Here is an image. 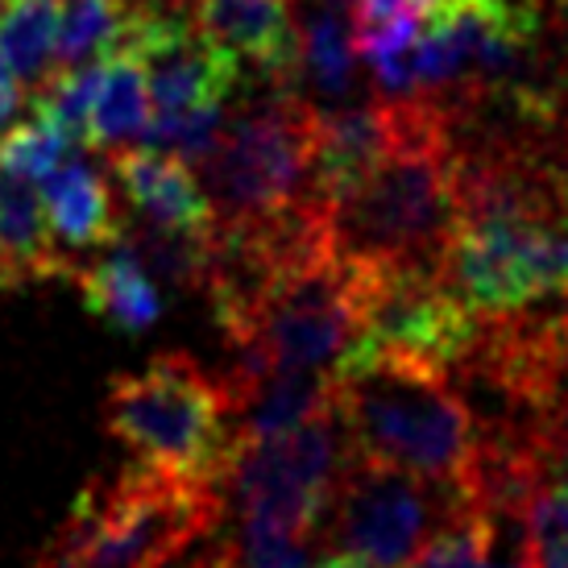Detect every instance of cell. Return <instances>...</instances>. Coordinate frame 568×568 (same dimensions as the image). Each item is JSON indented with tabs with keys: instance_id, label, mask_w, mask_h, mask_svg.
Segmentation results:
<instances>
[{
	"instance_id": "cell-1",
	"label": "cell",
	"mask_w": 568,
	"mask_h": 568,
	"mask_svg": "<svg viewBox=\"0 0 568 568\" xmlns=\"http://www.w3.org/2000/svg\"><path fill=\"white\" fill-rule=\"evenodd\" d=\"M398 129L369 171L324 200V224L353 266L444 270L460 224L457 142L432 95H395Z\"/></svg>"
},
{
	"instance_id": "cell-2",
	"label": "cell",
	"mask_w": 568,
	"mask_h": 568,
	"mask_svg": "<svg viewBox=\"0 0 568 568\" xmlns=\"http://www.w3.org/2000/svg\"><path fill=\"white\" fill-rule=\"evenodd\" d=\"M336 415L357 460L465 494L477 460V419L453 365L357 348L336 369Z\"/></svg>"
},
{
	"instance_id": "cell-3",
	"label": "cell",
	"mask_w": 568,
	"mask_h": 568,
	"mask_svg": "<svg viewBox=\"0 0 568 568\" xmlns=\"http://www.w3.org/2000/svg\"><path fill=\"white\" fill-rule=\"evenodd\" d=\"M221 486L142 460L95 477L33 568H171L221 527Z\"/></svg>"
},
{
	"instance_id": "cell-4",
	"label": "cell",
	"mask_w": 568,
	"mask_h": 568,
	"mask_svg": "<svg viewBox=\"0 0 568 568\" xmlns=\"http://www.w3.org/2000/svg\"><path fill=\"white\" fill-rule=\"evenodd\" d=\"M104 432L133 460L166 474L229 486L245 453L241 403L229 374L216 378L187 353H159L104 386Z\"/></svg>"
},
{
	"instance_id": "cell-5",
	"label": "cell",
	"mask_w": 568,
	"mask_h": 568,
	"mask_svg": "<svg viewBox=\"0 0 568 568\" xmlns=\"http://www.w3.org/2000/svg\"><path fill=\"white\" fill-rule=\"evenodd\" d=\"M316 109L300 80H257L229 104L221 138L195 162L216 224H262L312 200Z\"/></svg>"
},
{
	"instance_id": "cell-6",
	"label": "cell",
	"mask_w": 568,
	"mask_h": 568,
	"mask_svg": "<svg viewBox=\"0 0 568 568\" xmlns=\"http://www.w3.org/2000/svg\"><path fill=\"white\" fill-rule=\"evenodd\" d=\"M345 469L348 440L336 410L286 436L250 444L229 477L241 536H300L320 544Z\"/></svg>"
},
{
	"instance_id": "cell-7",
	"label": "cell",
	"mask_w": 568,
	"mask_h": 568,
	"mask_svg": "<svg viewBox=\"0 0 568 568\" xmlns=\"http://www.w3.org/2000/svg\"><path fill=\"white\" fill-rule=\"evenodd\" d=\"M460 503H469L460 489L369 465L348 453V469L320 539L336 544V552L365 556L382 568H407Z\"/></svg>"
},
{
	"instance_id": "cell-8",
	"label": "cell",
	"mask_w": 568,
	"mask_h": 568,
	"mask_svg": "<svg viewBox=\"0 0 568 568\" xmlns=\"http://www.w3.org/2000/svg\"><path fill=\"white\" fill-rule=\"evenodd\" d=\"M477 332V312L432 266L365 270V332L357 348L410 353L457 365ZM353 348V353H357Z\"/></svg>"
},
{
	"instance_id": "cell-9",
	"label": "cell",
	"mask_w": 568,
	"mask_h": 568,
	"mask_svg": "<svg viewBox=\"0 0 568 568\" xmlns=\"http://www.w3.org/2000/svg\"><path fill=\"white\" fill-rule=\"evenodd\" d=\"M183 13L241 71L250 67L257 80H300L291 0H183Z\"/></svg>"
},
{
	"instance_id": "cell-10",
	"label": "cell",
	"mask_w": 568,
	"mask_h": 568,
	"mask_svg": "<svg viewBox=\"0 0 568 568\" xmlns=\"http://www.w3.org/2000/svg\"><path fill=\"white\" fill-rule=\"evenodd\" d=\"M398 129L395 95L341 100L316 109V159H312V200H332L336 191L357 183L386 154Z\"/></svg>"
},
{
	"instance_id": "cell-11",
	"label": "cell",
	"mask_w": 568,
	"mask_h": 568,
	"mask_svg": "<svg viewBox=\"0 0 568 568\" xmlns=\"http://www.w3.org/2000/svg\"><path fill=\"white\" fill-rule=\"evenodd\" d=\"M75 270L54 241L42 204V183L0 162V291H30Z\"/></svg>"
},
{
	"instance_id": "cell-12",
	"label": "cell",
	"mask_w": 568,
	"mask_h": 568,
	"mask_svg": "<svg viewBox=\"0 0 568 568\" xmlns=\"http://www.w3.org/2000/svg\"><path fill=\"white\" fill-rule=\"evenodd\" d=\"M109 166L142 221L166 224V229H195V233L216 229V207L187 159L142 145V150L109 154Z\"/></svg>"
},
{
	"instance_id": "cell-13",
	"label": "cell",
	"mask_w": 568,
	"mask_h": 568,
	"mask_svg": "<svg viewBox=\"0 0 568 568\" xmlns=\"http://www.w3.org/2000/svg\"><path fill=\"white\" fill-rule=\"evenodd\" d=\"M42 204H47L50 233L67 250H100V245H112L125 229L112 204L109 179L83 154H67L42 179Z\"/></svg>"
},
{
	"instance_id": "cell-14",
	"label": "cell",
	"mask_w": 568,
	"mask_h": 568,
	"mask_svg": "<svg viewBox=\"0 0 568 568\" xmlns=\"http://www.w3.org/2000/svg\"><path fill=\"white\" fill-rule=\"evenodd\" d=\"M71 278L80 286L88 312L112 324L116 332H145L162 320V291L154 274L142 266V257L116 237L104 245L100 257L75 262Z\"/></svg>"
},
{
	"instance_id": "cell-15",
	"label": "cell",
	"mask_w": 568,
	"mask_h": 568,
	"mask_svg": "<svg viewBox=\"0 0 568 568\" xmlns=\"http://www.w3.org/2000/svg\"><path fill=\"white\" fill-rule=\"evenodd\" d=\"M154 104H150V83L145 67L133 50H116L109 59H100V83H95L92 125H88V145L92 150H129L142 142L150 129Z\"/></svg>"
},
{
	"instance_id": "cell-16",
	"label": "cell",
	"mask_w": 568,
	"mask_h": 568,
	"mask_svg": "<svg viewBox=\"0 0 568 568\" xmlns=\"http://www.w3.org/2000/svg\"><path fill=\"white\" fill-rule=\"evenodd\" d=\"M59 21L63 0H4L0 9V59L26 95H38L59 71Z\"/></svg>"
},
{
	"instance_id": "cell-17",
	"label": "cell",
	"mask_w": 568,
	"mask_h": 568,
	"mask_svg": "<svg viewBox=\"0 0 568 568\" xmlns=\"http://www.w3.org/2000/svg\"><path fill=\"white\" fill-rule=\"evenodd\" d=\"M138 9L129 0H63L59 21V71L88 67L129 47Z\"/></svg>"
},
{
	"instance_id": "cell-18",
	"label": "cell",
	"mask_w": 568,
	"mask_h": 568,
	"mask_svg": "<svg viewBox=\"0 0 568 568\" xmlns=\"http://www.w3.org/2000/svg\"><path fill=\"white\" fill-rule=\"evenodd\" d=\"M212 233H195V229H166V224L154 221H125L121 229V241L129 250L142 257V266L162 278L166 286H183V291H195V286L207 283V266H212Z\"/></svg>"
},
{
	"instance_id": "cell-19",
	"label": "cell",
	"mask_w": 568,
	"mask_h": 568,
	"mask_svg": "<svg viewBox=\"0 0 568 568\" xmlns=\"http://www.w3.org/2000/svg\"><path fill=\"white\" fill-rule=\"evenodd\" d=\"M498 536H503V523L486 515L481 506L460 503L407 568H481L498 548Z\"/></svg>"
},
{
	"instance_id": "cell-20",
	"label": "cell",
	"mask_w": 568,
	"mask_h": 568,
	"mask_svg": "<svg viewBox=\"0 0 568 568\" xmlns=\"http://www.w3.org/2000/svg\"><path fill=\"white\" fill-rule=\"evenodd\" d=\"M75 150H80V145L71 142L63 129L54 125L50 116H42L38 109H33L30 121H21V125L0 133V162H4L9 171L33 179V183H42V179H47L67 154H75Z\"/></svg>"
},
{
	"instance_id": "cell-21",
	"label": "cell",
	"mask_w": 568,
	"mask_h": 568,
	"mask_svg": "<svg viewBox=\"0 0 568 568\" xmlns=\"http://www.w3.org/2000/svg\"><path fill=\"white\" fill-rule=\"evenodd\" d=\"M316 539L300 536H241L237 565L241 568H312Z\"/></svg>"
},
{
	"instance_id": "cell-22",
	"label": "cell",
	"mask_w": 568,
	"mask_h": 568,
	"mask_svg": "<svg viewBox=\"0 0 568 568\" xmlns=\"http://www.w3.org/2000/svg\"><path fill=\"white\" fill-rule=\"evenodd\" d=\"M21 100H26V88L13 80V71H9V63L0 59V133L13 125L17 109H21Z\"/></svg>"
},
{
	"instance_id": "cell-23",
	"label": "cell",
	"mask_w": 568,
	"mask_h": 568,
	"mask_svg": "<svg viewBox=\"0 0 568 568\" xmlns=\"http://www.w3.org/2000/svg\"><path fill=\"white\" fill-rule=\"evenodd\" d=\"M183 568H241L237 565V544H229V539H216L212 548L204 552H195Z\"/></svg>"
},
{
	"instance_id": "cell-24",
	"label": "cell",
	"mask_w": 568,
	"mask_h": 568,
	"mask_svg": "<svg viewBox=\"0 0 568 568\" xmlns=\"http://www.w3.org/2000/svg\"><path fill=\"white\" fill-rule=\"evenodd\" d=\"M320 568H382V565L365 560V556H353V552H336V556H328Z\"/></svg>"
}]
</instances>
